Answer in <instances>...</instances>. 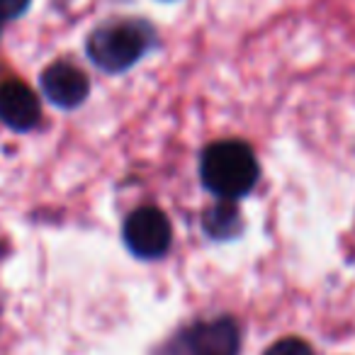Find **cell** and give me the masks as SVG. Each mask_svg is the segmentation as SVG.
Segmentation results:
<instances>
[{"mask_svg": "<svg viewBox=\"0 0 355 355\" xmlns=\"http://www.w3.org/2000/svg\"><path fill=\"white\" fill-rule=\"evenodd\" d=\"M153 46V30L141 20H114L105 22L90 32L88 51L90 61L105 73H122L132 69Z\"/></svg>", "mask_w": 355, "mask_h": 355, "instance_id": "2", "label": "cell"}, {"mask_svg": "<svg viewBox=\"0 0 355 355\" xmlns=\"http://www.w3.org/2000/svg\"><path fill=\"white\" fill-rule=\"evenodd\" d=\"M32 0H0V22L15 20V17L25 15Z\"/></svg>", "mask_w": 355, "mask_h": 355, "instance_id": "9", "label": "cell"}, {"mask_svg": "<svg viewBox=\"0 0 355 355\" xmlns=\"http://www.w3.org/2000/svg\"><path fill=\"white\" fill-rule=\"evenodd\" d=\"M0 32H3V22H0Z\"/></svg>", "mask_w": 355, "mask_h": 355, "instance_id": "10", "label": "cell"}, {"mask_svg": "<svg viewBox=\"0 0 355 355\" xmlns=\"http://www.w3.org/2000/svg\"><path fill=\"white\" fill-rule=\"evenodd\" d=\"M263 355H314V350L302 338H282L272 343Z\"/></svg>", "mask_w": 355, "mask_h": 355, "instance_id": "8", "label": "cell"}, {"mask_svg": "<svg viewBox=\"0 0 355 355\" xmlns=\"http://www.w3.org/2000/svg\"><path fill=\"white\" fill-rule=\"evenodd\" d=\"M42 90H44L46 100L54 103L56 107L73 110L83 105V100L88 98L90 83L83 71L61 61V64H51L42 73Z\"/></svg>", "mask_w": 355, "mask_h": 355, "instance_id": "5", "label": "cell"}, {"mask_svg": "<svg viewBox=\"0 0 355 355\" xmlns=\"http://www.w3.org/2000/svg\"><path fill=\"white\" fill-rule=\"evenodd\" d=\"M163 355H239V329L222 316L185 329Z\"/></svg>", "mask_w": 355, "mask_h": 355, "instance_id": "3", "label": "cell"}, {"mask_svg": "<svg viewBox=\"0 0 355 355\" xmlns=\"http://www.w3.org/2000/svg\"><path fill=\"white\" fill-rule=\"evenodd\" d=\"M258 161L251 146L236 139L217 141L205 148L200 158V178L202 185L217 200H232L248 195L258 183Z\"/></svg>", "mask_w": 355, "mask_h": 355, "instance_id": "1", "label": "cell"}, {"mask_svg": "<svg viewBox=\"0 0 355 355\" xmlns=\"http://www.w3.org/2000/svg\"><path fill=\"white\" fill-rule=\"evenodd\" d=\"M122 236L134 256L144 258V261H151V258H161L171 248L173 229L161 209L139 207L137 212H132L127 217Z\"/></svg>", "mask_w": 355, "mask_h": 355, "instance_id": "4", "label": "cell"}, {"mask_svg": "<svg viewBox=\"0 0 355 355\" xmlns=\"http://www.w3.org/2000/svg\"><path fill=\"white\" fill-rule=\"evenodd\" d=\"M202 224L212 239H232L241 232V214L232 200H217V205L205 212Z\"/></svg>", "mask_w": 355, "mask_h": 355, "instance_id": "7", "label": "cell"}, {"mask_svg": "<svg viewBox=\"0 0 355 355\" xmlns=\"http://www.w3.org/2000/svg\"><path fill=\"white\" fill-rule=\"evenodd\" d=\"M42 105L35 90L22 80H8L0 85V122L15 132H30L37 127Z\"/></svg>", "mask_w": 355, "mask_h": 355, "instance_id": "6", "label": "cell"}]
</instances>
